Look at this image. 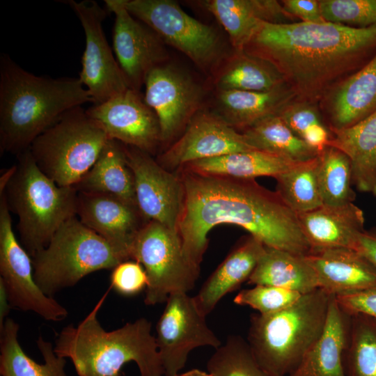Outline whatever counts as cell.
Returning a JSON list of instances; mask_svg holds the SVG:
<instances>
[{
    "mask_svg": "<svg viewBox=\"0 0 376 376\" xmlns=\"http://www.w3.org/2000/svg\"><path fill=\"white\" fill-rule=\"evenodd\" d=\"M3 190L10 212L18 218L21 244L32 258L43 249L58 229L77 216L78 191L61 187L43 173L29 150L17 162Z\"/></svg>",
    "mask_w": 376,
    "mask_h": 376,
    "instance_id": "obj_6",
    "label": "cell"
},
{
    "mask_svg": "<svg viewBox=\"0 0 376 376\" xmlns=\"http://www.w3.org/2000/svg\"><path fill=\"white\" fill-rule=\"evenodd\" d=\"M331 138V134L322 123L310 127L303 134L301 139L319 154L327 146Z\"/></svg>",
    "mask_w": 376,
    "mask_h": 376,
    "instance_id": "obj_44",
    "label": "cell"
},
{
    "mask_svg": "<svg viewBox=\"0 0 376 376\" xmlns=\"http://www.w3.org/2000/svg\"><path fill=\"white\" fill-rule=\"evenodd\" d=\"M86 111L104 130L109 139L150 155L161 144L158 118L139 91L130 88Z\"/></svg>",
    "mask_w": 376,
    "mask_h": 376,
    "instance_id": "obj_17",
    "label": "cell"
},
{
    "mask_svg": "<svg viewBox=\"0 0 376 376\" xmlns=\"http://www.w3.org/2000/svg\"><path fill=\"white\" fill-rule=\"evenodd\" d=\"M78 192L104 194L136 205L134 178L124 144L109 139L92 168L73 186Z\"/></svg>",
    "mask_w": 376,
    "mask_h": 376,
    "instance_id": "obj_29",
    "label": "cell"
},
{
    "mask_svg": "<svg viewBox=\"0 0 376 376\" xmlns=\"http://www.w3.org/2000/svg\"><path fill=\"white\" fill-rule=\"evenodd\" d=\"M92 102L79 78L36 76L0 56V152L17 157L68 111Z\"/></svg>",
    "mask_w": 376,
    "mask_h": 376,
    "instance_id": "obj_3",
    "label": "cell"
},
{
    "mask_svg": "<svg viewBox=\"0 0 376 376\" xmlns=\"http://www.w3.org/2000/svg\"><path fill=\"white\" fill-rule=\"evenodd\" d=\"M335 297L346 314H361L376 319V287Z\"/></svg>",
    "mask_w": 376,
    "mask_h": 376,
    "instance_id": "obj_42",
    "label": "cell"
},
{
    "mask_svg": "<svg viewBox=\"0 0 376 376\" xmlns=\"http://www.w3.org/2000/svg\"><path fill=\"white\" fill-rule=\"evenodd\" d=\"M247 282L282 288L302 295L318 288L316 274L305 256L267 246Z\"/></svg>",
    "mask_w": 376,
    "mask_h": 376,
    "instance_id": "obj_30",
    "label": "cell"
},
{
    "mask_svg": "<svg viewBox=\"0 0 376 376\" xmlns=\"http://www.w3.org/2000/svg\"><path fill=\"white\" fill-rule=\"evenodd\" d=\"M184 196L178 224L184 255L196 269L208 245L207 234L215 226H240L265 246L297 255L311 247L298 214L276 191L255 179L201 175L182 169Z\"/></svg>",
    "mask_w": 376,
    "mask_h": 376,
    "instance_id": "obj_1",
    "label": "cell"
},
{
    "mask_svg": "<svg viewBox=\"0 0 376 376\" xmlns=\"http://www.w3.org/2000/svg\"><path fill=\"white\" fill-rule=\"evenodd\" d=\"M205 317L194 297L187 292H175L169 296L155 336L164 375H178L195 348L210 346L216 350L222 345L207 326Z\"/></svg>",
    "mask_w": 376,
    "mask_h": 376,
    "instance_id": "obj_12",
    "label": "cell"
},
{
    "mask_svg": "<svg viewBox=\"0 0 376 376\" xmlns=\"http://www.w3.org/2000/svg\"><path fill=\"white\" fill-rule=\"evenodd\" d=\"M127 260L77 216L65 221L49 244L33 257V276L47 296L76 285L86 275L113 269Z\"/></svg>",
    "mask_w": 376,
    "mask_h": 376,
    "instance_id": "obj_7",
    "label": "cell"
},
{
    "mask_svg": "<svg viewBox=\"0 0 376 376\" xmlns=\"http://www.w3.org/2000/svg\"><path fill=\"white\" fill-rule=\"evenodd\" d=\"M343 363L345 376H376V319L350 315Z\"/></svg>",
    "mask_w": 376,
    "mask_h": 376,
    "instance_id": "obj_35",
    "label": "cell"
},
{
    "mask_svg": "<svg viewBox=\"0 0 376 376\" xmlns=\"http://www.w3.org/2000/svg\"><path fill=\"white\" fill-rule=\"evenodd\" d=\"M295 100L287 85L267 91H217L215 113L233 128L244 131L279 115Z\"/></svg>",
    "mask_w": 376,
    "mask_h": 376,
    "instance_id": "obj_25",
    "label": "cell"
},
{
    "mask_svg": "<svg viewBox=\"0 0 376 376\" xmlns=\"http://www.w3.org/2000/svg\"><path fill=\"white\" fill-rule=\"evenodd\" d=\"M333 295L320 288L274 313L253 314L246 340L257 361L276 376H288L321 335Z\"/></svg>",
    "mask_w": 376,
    "mask_h": 376,
    "instance_id": "obj_5",
    "label": "cell"
},
{
    "mask_svg": "<svg viewBox=\"0 0 376 376\" xmlns=\"http://www.w3.org/2000/svg\"><path fill=\"white\" fill-rule=\"evenodd\" d=\"M135 187L136 205L148 221L178 232L184 190L179 175L162 167L151 155L124 144Z\"/></svg>",
    "mask_w": 376,
    "mask_h": 376,
    "instance_id": "obj_16",
    "label": "cell"
},
{
    "mask_svg": "<svg viewBox=\"0 0 376 376\" xmlns=\"http://www.w3.org/2000/svg\"><path fill=\"white\" fill-rule=\"evenodd\" d=\"M115 14L113 47L116 60L131 88L139 91L147 75L166 63L165 43L149 26L137 20L125 7V0H105Z\"/></svg>",
    "mask_w": 376,
    "mask_h": 376,
    "instance_id": "obj_15",
    "label": "cell"
},
{
    "mask_svg": "<svg viewBox=\"0 0 376 376\" xmlns=\"http://www.w3.org/2000/svg\"><path fill=\"white\" fill-rule=\"evenodd\" d=\"M207 370L213 376H276L257 361L246 340L235 335L216 349Z\"/></svg>",
    "mask_w": 376,
    "mask_h": 376,
    "instance_id": "obj_37",
    "label": "cell"
},
{
    "mask_svg": "<svg viewBox=\"0 0 376 376\" xmlns=\"http://www.w3.org/2000/svg\"><path fill=\"white\" fill-rule=\"evenodd\" d=\"M77 216L127 260L138 231L148 221L138 207L116 196L78 192Z\"/></svg>",
    "mask_w": 376,
    "mask_h": 376,
    "instance_id": "obj_19",
    "label": "cell"
},
{
    "mask_svg": "<svg viewBox=\"0 0 376 376\" xmlns=\"http://www.w3.org/2000/svg\"><path fill=\"white\" fill-rule=\"evenodd\" d=\"M318 180L323 205L353 203L356 197L348 157L340 150L327 146L318 155Z\"/></svg>",
    "mask_w": 376,
    "mask_h": 376,
    "instance_id": "obj_36",
    "label": "cell"
},
{
    "mask_svg": "<svg viewBox=\"0 0 376 376\" xmlns=\"http://www.w3.org/2000/svg\"><path fill=\"white\" fill-rule=\"evenodd\" d=\"M302 162L253 149L197 160L180 169L206 175L255 179L262 176L275 178Z\"/></svg>",
    "mask_w": 376,
    "mask_h": 376,
    "instance_id": "obj_28",
    "label": "cell"
},
{
    "mask_svg": "<svg viewBox=\"0 0 376 376\" xmlns=\"http://www.w3.org/2000/svg\"><path fill=\"white\" fill-rule=\"evenodd\" d=\"M144 84V100L159 123L161 144H168L201 110L204 91L191 76L166 63L150 71Z\"/></svg>",
    "mask_w": 376,
    "mask_h": 376,
    "instance_id": "obj_14",
    "label": "cell"
},
{
    "mask_svg": "<svg viewBox=\"0 0 376 376\" xmlns=\"http://www.w3.org/2000/svg\"><path fill=\"white\" fill-rule=\"evenodd\" d=\"M350 324V315L341 310L333 295L321 335L288 376H345L343 357Z\"/></svg>",
    "mask_w": 376,
    "mask_h": 376,
    "instance_id": "obj_24",
    "label": "cell"
},
{
    "mask_svg": "<svg viewBox=\"0 0 376 376\" xmlns=\"http://www.w3.org/2000/svg\"><path fill=\"white\" fill-rule=\"evenodd\" d=\"M331 132L328 146L348 157L353 184L360 191L376 196V111L352 126Z\"/></svg>",
    "mask_w": 376,
    "mask_h": 376,
    "instance_id": "obj_27",
    "label": "cell"
},
{
    "mask_svg": "<svg viewBox=\"0 0 376 376\" xmlns=\"http://www.w3.org/2000/svg\"><path fill=\"white\" fill-rule=\"evenodd\" d=\"M281 3L292 18L300 19L303 22L323 23L324 20L316 0H283Z\"/></svg>",
    "mask_w": 376,
    "mask_h": 376,
    "instance_id": "obj_43",
    "label": "cell"
},
{
    "mask_svg": "<svg viewBox=\"0 0 376 376\" xmlns=\"http://www.w3.org/2000/svg\"><path fill=\"white\" fill-rule=\"evenodd\" d=\"M214 77L217 91H267L287 85L271 64L244 51L229 55Z\"/></svg>",
    "mask_w": 376,
    "mask_h": 376,
    "instance_id": "obj_32",
    "label": "cell"
},
{
    "mask_svg": "<svg viewBox=\"0 0 376 376\" xmlns=\"http://www.w3.org/2000/svg\"><path fill=\"white\" fill-rule=\"evenodd\" d=\"M228 33L234 51H243L261 22H295L275 0H205L198 1Z\"/></svg>",
    "mask_w": 376,
    "mask_h": 376,
    "instance_id": "obj_21",
    "label": "cell"
},
{
    "mask_svg": "<svg viewBox=\"0 0 376 376\" xmlns=\"http://www.w3.org/2000/svg\"><path fill=\"white\" fill-rule=\"evenodd\" d=\"M318 156L275 177L276 191L297 214L323 205L318 180Z\"/></svg>",
    "mask_w": 376,
    "mask_h": 376,
    "instance_id": "obj_34",
    "label": "cell"
},
{
    "mask_svg": "<svg viewBox=\"0 0 376 376\" xmlns=\"http://www.w3.org/2000/svg\"><path fill=\"white\" fill-rule=\"evenodd\" d=\"M331 130L352 126L376 111V53L324 96Z\"/></svg>",
    "mask_w": 376,
    "mask_h": 376,
    "instance_id": "obj_23",
    "label": "cell"
},
{
    "mask_svg": "<svg viewBox=\"0 0 376 376\" xmlns=\"http://www.w3.org/2000/svg\"><path fill=\"white\" fill-rule=\"evenodd\" d=\"M175 376H213L209 372H205L198 369H193Z\"/></svg>",
    "mask_w": 376,
    "mask_h": 376,
    "instance_id": "obj_47",
    "label": "cell"
},
{
    "mask_svg": "<svg viewBox=\"0 0 376 376\" xmlns=\"http://www.w3.org/2000/svg\"><path fill=\"white\" fill-rule=\"evenodd\" d=\"M327 22L356 29L376 25V0H320Z\"/></svg>",
    "mask_w": 376,
    "mask_h": 376,
    "instance_id": "obj_38",
    "label": "cell"
},
{
    "mask_svg": "<svg viewBox=\"0 0 376 376\" xmlns=\"http://www.w3.org/2000/svg\"><path fill=\"white\" fill-rule=\"evenodd\" d=\"M254 149L266 151L297 162L313 159L319 153L297 136L279 115L267 118L243 131Z\"/></svg>",
    "mask_w": 376,
    "mask_h": 376,
    "instance_id": "obj_33",
    "label": "cell"
},
{
    "mask_svg": "<svg viewBox=\"0 0 376 376\" xmlns=\"http://www.w3.org/2000/svg\"><path fill=\"white\" fill-rule=\"evenodd\" d=\"M299 224L311 249H354L364 229L363 210L354 203L322 205L298 214Z\"/></svg>",
    "mask_w": 376,
    "mask_h": 376,
    "instance_id": "obj_22",
    "label": "cell"
},
{
    "mask_svg": "<svg viewBox=\"0 0 376 376\" xmlns=\"http://www.w3.org/2000/svg\"><path fill=\"white\" fill-rule=\"evenodd\" d=\"M305 257L316 274L318 288L330 295L376 287V267L354 249H311Z\"/></svg>",
    "mask_w": 376,
    "mask_h": 376,
    "instance_id": "obj_20",
    "label": "cell"
},
{
    "mask_svg": "<svg viewBox=\"0 0 376 376\" xmlns=\"http://www.w3.org/2000/svg\"><path fill=\"white\" fill-rule=\"evenodd\" d=\"M63 2L75 12L84 29L86 45L79 79L88 90L93 103H102L130 88L102 29L106 10L94 1Z\"/></svg>",
    "mask_w": 376,
    "mask_h": 376,
    "instance_id": "obj_13",
    "label": "cell"
},
{
    "mask_svg": "<svg viewBox=\"0 0 376 376\" xmlns=\"http://www.w3.org/2000/svg\"><path fill=\"white\" fill-rule=\"evenodd\" d=\"M354 249L376 267V229L364 230L359 235Z\"/></svg>",
    "mask_w": 376,
    "mask_h": 376,
    "instance_id": "obj_45",
    "label": "cell"
},
{
    "mask_svg": "<svg viewBox=\"0 0 376 376\" xmlns=\"http://www.w3.org/2000/svg\"><path fill=\"white\" fill-rule=\"evenodd\" d=\"M125 7L166 45L185 54L206 73L214 75L229 56L214 28L190 16L176 1L125 0Z\"/></svg>",
    "mask_w": 376,
    "mask_h": 376,
    "instance_id": "obj_9",
    "label": "cell"
},
{
    "mask_svg": "<svg viewBox=\"0 0 376 376\" xmlns=\"http://www.w3.org/2000/svg\"><path fill=\"white\" fill-rule=\"evenodd\" d=\"M109 139L81 106L40 134L28 149L40 171L58 186H74L94 165Z\"/></svg>",
    "mask_w": 376,
    "mask_h": 376,
    "instance_id": "obj_8",
    "label": "cell"
},
{
    "mask_svg": "<svg viewBox=\"0 0 376 376\" xmlns=\"http://www.w3.org/2000/svg\"><path fill=\"white\" fill-rule=\"evenodd\" d=\"M130 260L144 268L148 285L144 302L153 306L166 302L175 292L192 290L200 269L185 258L177 231L149 221L135 235L130 250Z\"/></svg>",
    "mask_w": 376,
    "mask_h": 376,
    "instance_id": "obj_10",
    "label": "cell"
},
{
    "mask_svg": "<svg viewBox=\"0 0 376 376\" xmlns=\"http://www.w3.org/2000/svg\"><path fill=\"white\" fill-rule=\"evenodd\" d=\"M265 246L250 235L235 248L194 296L200 311L207 316L227 294L248 281Z\"/></svg>",
    "mask_w": 376,
    "mask_h": 376,
    "instance_id": "obj_26",
    "label": "cell"
},
{
    "mask_svg": "<svg viewBox=\"0 0 376 376\" xmlns=\"http://www.w3.org/2000/svg\"><path fill=\"white\" fill-rule=\"evenodd\" d=\"M111 288L123 296H133L146 289L148 277L143 267L134 260L117 265L110 276Z\"/></svg>",
    "mask_w": 376,
    "mask_h": 376,
    "instance_id": "obj_40",
    "label": "cell"
},
{
    "mask_svg": "<svg viewBox=\"0 0 376 376\" xmlns=\"http://www.w3.org/2000/svg\"><path fill=\"white\" fill-rule=\"evenodd\" d=\"M302 294L290 290L265 285L241 290L234 298L237 305L247 306L262 315L280 311L297 301Z\"/></svg>",
    "mask_w": 376,
    "mask_h": 376,
    "instance_id": "obj_39",
    "label": "cell"
},
{
    "mask_svg": "<svg viewBox=\"0 0 376 376\" xmlns=\"http://www.w3.org/2000/svg\"><path fill=\"white\" fill-rule=\"evenodd\" d=\"M11 308L5 285L0 279V330L2 329Z\"/></svg>",
    "mask_w": 376,
    "mask_h": 376,
    "instance_id": "obj_46",
    "label": "cell"
},
{
    "mask_svg": "<svg viewBox=\"0 0 376 376\" xmlns=\"http://www.w3.org/2000/svg\"><path fill=\"white\" fill-rule=\"evenodd\" d=\"M19 324L7 318L0 330L1 376H68L66 360L56 355L53 345L40 336L36 340L45 363H38L22 350L17 340Z\"/></svg>",
    "mask_w": 376,
    "mask_h": 376,
    "instance_id": "obj_31",
    "label": "cell"
},
{
    "mask_svg": "<svg viewBox=\"0 0 376 376\" xmlns=\"http://www.w3.org/2000/svg\"><path fill=\"white\" fill-rule=\"evenodd\" d=\"M108 291L77 327L69 324L56 334L54 352L69 358L78 376H121L122 368L134 362L140 376H162L164 370L151 322L141 318L107 331L97 313Z\"/></svg>",
    "mask_w": 376,
    "mask_h": 376,
    "instance_id": "obj_4",
    "label": "cell"
},
{
    "mask_svg": "<svg viewBox=\"0 0 376 376\" xmlns=\"http://www.w3.org/2000/svg\"><path fill=\"white\" fill-rule=\"evenodd\" d=\"M244 52L271 64L297 100L314 103L376 53V25L261 22Z\"/></svg>",
    "mask_w": 376,
    "mask_h": 376,
    "instance_id": "obj_2",
    "label": "cell"
},
{
    "mask_svg": "<svg viewBox=\"0 0 376 376\" xmlns=\"http://www.w3.org/2000/svg\"><path fill=\"white\" fill-rule=\"evenodd\" d=\"M279 116L299 138L310 127L322 123L318 109L312 102L297 100L288 104Z\"/></svg>",
    "mask_w": 376,
    "mask_h": 376,
    "instance_id": "obj_41",
    "label": "cell"
},
{
    "mask_svg": "<svg viewBox=\"0 0 376 376\" xmlns=\"http://www.w3.org/2000/svg\"><path fill=\"white\" fill-rule=\"evenodd\" d=\"M253 149L242 132H238L215 113L201 110L156 161L169 171L197 160Z\"/></svg>",
    "mask_w": 376,
    "mask_h": 376,
    "instance_id": "obj_18",
    "label": "cell"
},
{
    "mask_svg": "<svg viewBox=\"0 0 376 376\" xmlns=\"http://www.w3.org/2000/svg\"><path fill=\"white\" fill-rule=\"evenodd\" d=\"M0 274L12 307L34 312L50 321L68 315L67 309L37 285L30 255L13 232L3 190L0 191Z\"/></svg>",
    "mask_w": 376,
    "mask_h": 376,
    "instance_id": "obj_11",
    "label": "cell"
}]
</instances>
